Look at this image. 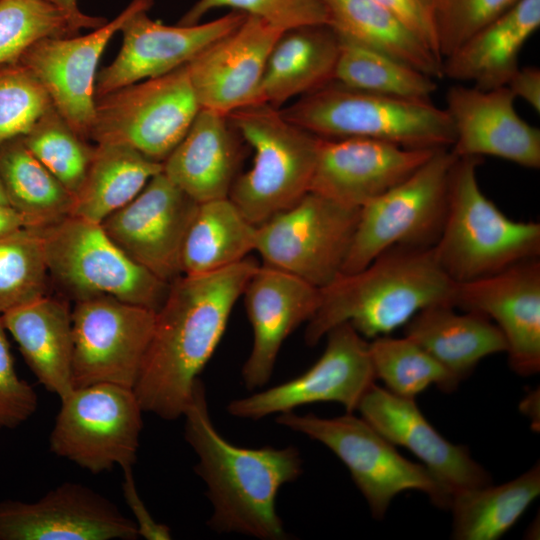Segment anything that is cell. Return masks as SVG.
Returning <instances> with one entry per match:
<instances>
[{"mask_svg": "<svg viewBox=\"0 0 540 540\" xmlns=\"http://www.w3.org/2000/svg\"><path fill=\"white\" fill-rule=\"evenodd\" d=\"M259 265L247 257L222 270L182 275L170 283L133 388L143 412L165 420L183 416L195 381Z\"/></svg>", "mask_w": 540, "mask_h": 540, "instance_id": "cell-1", "label": "cell"}, {"mask_svg": "<svg viewBox=\"0 0 540 540\" xmlns=\"http://www.w3.org/2000/svg\"><path fill=\"white\" fill-rule=\"evenodd\" d=\"M183 416L185 439L198 456L195 472L206 484L213 507L207 525L218 533L288 539L276 496L281 486L301 475L299 451L292 446L245 448L227 441L211 421L199 378Z\"/></svg>", "mask_w": 540, "mask_h": 540, "instance_id": "cell-2", "label": "cell"}, {"mask_svg": "<svg viewBox=\"0 0 540 540\" xmlns=\"http://www.w3.org/2000/svg\"><path fill=\"white\" fill-rule=\"evenodd\" d=\"M455 285L432 247H392L361 270L341 273L320 289L305 343L316 345L342 323H349L365 339L390 335L427 307L453 305Z\"/></svg>", "mask_w": 540, "mask_h": 540, "instance_id": "cell-3", "label": "cell"}, {"mask_svg": "<svg viewBox=\"0 0 540 540\" xmlns=\"http://www.w3.org/2000/svg\"><path fill=\"white\" fill-rule=\"evenodd\" d=\"M480 160L457 157L453 163L444 223L432 246L436 261L455 283L540 255V224L509 218L483 193L477 179Z\"/></svg>", "mask_w": 540, "mask_h": 540, "instance_id": "cell-4", "label": "cell"}, {"mask_svg": "<svg viewBox=\"0 0 540 540\" xmlns=\"http://www.w3.org/2000/svg\"><path fill=\"white\" fill-rule=\"evenodd\" d=\"M281 113L323 139L364 138L415 149L450 148L454 141L446 110L430 100L373 94L334 82Z\"/></svg>", "mask_w": 540, "mask_h": 540, "instance_id": "cell-5", "label": "cell"}, {"mask_svg": "<svg viewBox=\"0 0 540 540\" xmlns=\"http://www.w3.org/2000/svg\"><path fill=\"white\" fill-rule=\"evenodd\" d=\"M228 119L254 150L252 167L237 176L229 199L259 226L310 192L320 138L267 103L237 109Z\"/></svg>", "mask_w": 540, "mask_h": 540, "instance_id": "cell-6", "label": "cell"}, {"mask_svg": "<svg viewBox=\"0 0 540 540\" xmlns=\"http://www.w3.org/2000/svg\"><path fill=\"white\" fill-rule=\"evenodd\" d=\"M276 422L328 447L348 468L375 519H383L395 496L407 490L423 492L434 505L449 509L452 495L448 489L422 464L400 455L362 417L346 413L321 418L291 411L278 414Z\"/></svg>", "mask_w": 540, "mask_h": 540, "instance_id": "cell-7", "label": "cell"}, {"mask_svg": "<svg viewBox=\"0 0 540 540\" xmlns=\"http://www.w3.org/2000/svg\"><path fill=\"white\" fill-rule=\"evenodd\" d=\"M36 230L49 275L74 300L110 295L155 312L163 304L170 284L130 259L101 223L70 215Z\"/></svg>", "mask_w": 540, "mask_h": 540, "instance_id": "cell-8", "label": "cell"}, {"mask_svg": "<svg viewBox=\"0 0 540 540\" xmlns=\"http://www.w3.org/2000/svg\"><path fill=\"white\" fill-rule=\"evenodd\" d=\"M456 158L450 148L437 149L406 179L361 207L341 273L361 270L395 246H434L444 223Z\"/></svg>", "mask_w": 540, "mask_h": 540, "instance_id": "cell-9", "label": "cell"}, {"mask_svg": "<svg viewBox=\"0 0 540 540\" xmlns=\"http://www.w3.org/2000/svg\"><path fill=\"white\" fill-rule=\"evenodd\" d=\"M200 109L184 65L96 98L90 140L126 146L163 163Z\"/></svg>", "mask_w": 540, "mask_h": 540, "instance_id": "cell-10", "label": "cell"}, {"mask_svg": "<svg viewBox=\"0 0 540 540\" xmlns=\"http://www.w3.org/2000/svg\"><path fill=\"white\" fill-rule=\"evenodd\" d=\"M61 400L50 451L93 474L133 468L143 427L133 391L114 384L74 388Z\"/></svg>", "mask_w": 540, "mask_h": 540, "instance_id": "cell-11", "label": "cell"}, {"mask_svg": "<svg viewBox=\"0 0 540 540\" xmlns=\"http://www.w3.org/2000/svg\"><path fill=\"white\" fill-rule=\"evenodd\" d=\"M360 208L308 192L257 226L255 251L263 264L321 289L342 272Z\"/></svg>", "mask_w": 540, "mask_h": 540, "instance_id": "cell-12", "label": "cell"}, {"mask_svg": "<svg viewBox=\"0 0 540 540\" xmlns=\"http://www.w3.org/2000/svg\"><path fill=\"white\" fill-rule=\"evenodd\" d=\"M74 301V388L114 384L133 389L151 341L156 312L103 294Z\"/></svg>", "mask_w": 540, "mask_h": 540, "instance_id": "cell-13", "label": "cell"}, {"mask_svg": "<svg viewBox=\"0 0 540 540\" xmlns=\"http://www.w3.org/2000/svg\"><path fill=\"white\" fill-rule=\"evenodd\" d=\"M320 358L303 374L267 390L231 401L234 417L258 420L317 402H337L353 413L376 376L369 342L349 323L332 328Z\"/></svg>", "mask_w": 540, "mask_h": 540, "instance_id": "cell-14", "label": "cell"}, {"mask_svg": "<svg viewBox=\"0 0 540 540\" xmlns=\"http://www.w3.org/2000/svg\"><path fill=\"white\" fill-rule=\"evenodd\" d=\"M153 0H132L115 18L85 35L43 38L18 59L40 82L53 108L82 138L90 140L99 60L116 32Z\"/></svg>", "mask_w": 540, "mask_h": 540, "instance_id": "cell-15", "label": "cell"}, {"mask_svg": "<svg viewBox=\"0 0 540 540\" xmlns=\"http://www.w3.org/2000/svg\"><path fill=\"white\" fill-rule=\"evenodd\" d=\"M198 205L160 172L101 225L130 259L170 284L183 275V245Z\"/></svg>", "mask_w": 540, "mask_h": 540, "instance_id": "cell-16", "label": "cell"}, {"mask_svg": "<svg viewBox=\"0 0 540 540\" xmlns=\"http://www.w3.org/2000/svg\"><path fill=\"white\" fill-rule=\"evenodd\" d=\"M132 519L92 488L64 482L36 501L0 502V540H135Z\"/></svg>", "mask_w": 540, "mask_h": 540, "instance_id": "cell-17", "label": "cell"}, {"mask_svg": "<svg viewBox=\"0 0 540 540\" xmlns=\"http://www.w3.org/2000/svg\"><path fill=\"white\" fill-rule=\"evenodd\" d=\"M149 10L136 11L122 26L121 48L97 74L95 98L186 65L246 18V14L232 10L209 22L170 26L150 18Z\"/></svg>", "mask_w": 540, "mask_h": 540, "instance_id": "cell-18", "label": "cell"}, {"mask_svg": "<svg viewBox=\"0 0 540 540\" xmlns=\"http://www.w3.org/2000/svg\"><path fill=\"white\" fill-rule=\"evenodd\" d=\"M453 306L494 321L504 336L508 362L515 373L528 377L539 372V257L481 279L456 283Z\"/></svg>", "mask_w": 540, "mask_h": 540, "instance_id": "cell-19", "label": "cell"}, {"mask_svg": "<svg viewBox=\"0 0 540 540\" xmlns=\"http://www.w3.org/2000/svg\"><path fill=\"white\" fill-rule=\"evenodd\" d=\"M506 86L479 89L455 85L444 108L451 120L457 157L491 156L519 166L540 167V130L523 120Z\"/></svg>", "mask_w": 540, "mask_h": 540, "instance_id": "cell-20", "label": "cell"}, {"mask_svg": "<svg viewBox=\"0 0 540 540\" xmlns=\"http://www.w3.org/2000/svg\"><path fill=\"white\" fill-rule=\"evenodd\" d=\"M282 32L246 15L236 29L190 60L186 68L200 107L228 116L259 103L267 60Z\"/></svg>", "mask_w": 540, "mask_h": 540, "instance_id": "cell-21", "label": "cell"}, {"mask_svg": "<svg viewBox=\"0 0 540 540\" xmlns=\"http://www.w3.org/2000/svg\"><path fill=\"white\" fill-rule=\"evenodd\" d=\"M436 150L364 138H320L310 191L361 208L406 179Z\"/></svg>", "mask_w": 540, "mask_h": 540, "instance_id": "cell-22", "label": "cell"}, {"mask_svg": "<svg viewBox=\"0 0 540 540\" xmlns=\"http://www.w3.org/2000/svg\"><path fill=\"white\" fill-rule=\"evenodd\" d=\"M361 417L393 445L412 452L453 496L492 483L490 474L462 445L445 439L422 414L414 399L375 383L361 399Z\"/></svg>", "mask_w": 540, "mask_h": 540, "instance_id": "cell-23", "label": "cell"}, {"mask_svg": "<svg viewBox=\"0 0 540 540\" xmlns=\"http://www.w3.org/2000/svg\"><path fill=\"white\" fill-rule=\"evenodd\" d=\"M242 296L253 332L242 379L251 390L269 381L284 341L317 310L320 289L285 271L261 264L245 285Z\"/></svg>", "mask_w": 540, "mask_h": 540, "instance_id": "cell-24", "label": "cell"}, {"mask_svg": "<svg viewBox=\"0 0 540 540\" xmlns=\"http://www.w3.org/2000/svg\"><path fill=\"white\" fill-rule=\"evenodd\" d=\"M234 132L227 115L201 108L162 172L197 203L228 198L241 159Z\"/></svg>", "mask_w": 540, "mask_h": 540, "instance_id": "cell-25", "label": "cell"}, {"mask_svg": "<svg viewBox=\"0 0 540 540\" xmlns=\"http://www.w3.org/2000/svg\"><path fill=\"white\" fill-rule=\"evenodd\" d=\"M540 27V0H518L442 62L447 78L479 89L506 86L526 41Z\"/></svg>", "mask_w": 540, "mask_h": 540, "instance_id": "cell-26", "label": "cell"}, {"mask_svg": "<svg viewBox=\"0 0 540 540\" xmlns=\"http://www.w3.org/2000/svg\"><path fill=\"white\" fill-rule=\"evenodd\" d=\"M1 318L38 382L60 399L69 394L74 389V341L68 303L45 295Z\"/></svg>", "mask_w": 540, "mask_h": 540, "instance_id": "cell-27", "label": "cell"}, {"mask_svg": "<svg viewBox=\"0 0 540 540\" xmlns=\"http://www.w3.org/2000/svg\"><path fill=\"white\" fill-rule=\"evenodd\" d=\"M339 39L326 24L282 32L265 67L259 103L278 108L333 82Z\"/></svg>", "mask_w": 540, "mask_h": 540, "instance_id": "cell-28", "label": "cell"}, {"mask_svg": "<svg viewBox=\"0 0 540 540\" xmlns=\"http://www.w3.org/2000/svg\"><path fill=\"white\" fill-rule=\"evenodd\" d=\"M451 304L419 311L405 324L404 335L426 350L459 381L485 357L507 351L498 327L485 315L458 313Z\"/></svg>", "mask_w": 540, "mask_h": 540, "instance_id": "cell-29", "label": "cell"}, {"mask_svg": "<svg viewBox=\"0 0 540 540\" xmlns=\"http://www.w3.org/2000/svg\"><path fill=\"white\" fill-rule=\"evenodd\" d=\"M328 25L341 38L442 77V61L403 22L373 0H323Z\"/></svg>", "mask_w": 540, "mask_h": 540, "instance_id": "cell-30", "label": "cell"}, {"mask_svg": "<svg viewBox=\"0 0 540 540\" xmlns=\"http://www.w3.org/2000/svg\"><path fill=\"white\" fill-rule=\"evenodd\" d=\"M163 165L126 146L94 144L85 179L74 196L71 215L96 223L133 200Z\"/></svg>", "mask_w": 540, "mask_h": 540, "instance_id": "cell-31", "label": "cell"}, {"mask_svg": "<svg viewBox=\"0 0 540 540\" xmlns=\"http://www.w3.org/2000/svg\"><path fill=\"white\" fill-rule=\"evenodd\" d=\"M257 226L228 198L199 203L182 250L183 275H203L230 267L256 246Z\"/></svg>", "mask_w": 540, "mask_h": 540, "instance_id": "cell-32", "label": "cell"}, {"mask_svg": "<svg viewBox=\"0 0 540 540\" xmlns=\"http://www.w3.org/2000/svg\"><path fill=\"white\" fill-rule=\"evenodd\" d=\"M0 179L26 228L43 229L72 213L74 197L29 151L21 137L0 144Z\"/></svg>", "mask_w": 540, "mask_h": 540, "instance_id": "cell-33", "label": "cell"}, {"mask_svg": "<svg viewBox=\"0 0 540 540\" xmlns=\"http://www.w3.org/2000/svg\"><path fill=\"white\" fill-rule=\"evenodd\" d=\"M540 494V465L504 484L468 489L452 496V538L497 540Z\"/></svg>", "mask_w": 540, "mask_h": 540, "instance_id": "cell-34", "label": "cell"}, {"mask_svg": "<svg viewBox=\"0 0 540 540\" xmlns=\"http://www.w3.org/2000/svg\"><path fill=\"white\" fill-rule=\"evenodd\" d=\"M338 36V35H337ZM339 39L333 82L373 94L430 100L434 78L379 51L348 39Z\"/></svg>", "mask_w": 540, "mask_h": 540, "instance_id": "cell-35", "label": "cell"}, {"mask_svg": "<svg viewBox=\"0 0 540 540\" xmlns=\"http://www.w3.org/2000/svg\"><path fill=\"white\" fill-rule=\"evenodd\" d=\"M107 19L69 12L49 0H0V66L15 63L35 42L77 35Z\"/></svg>", "mask_w": 540, "mask_h": 540, "instance_id": "cell-36", "label": "cell"}, {"mask_svg": "<svg viewBox=\"0 0 540 540\" xmlns=\"http://www.w3.org/2000/svg\"><path fill=\"white\" fill-rule=\"evenodd\" d=\"M369 353L376 378L387 389L404 398L415 397L430 385L445 392L456 389L459 380L419 344L405 335L379 336L369 342Z\"/></svg>", "mask_w": 540, "mask_h": 540, "instance_id": "cell-37", "label": "cell"}, {"mask_svg": "<svg viewBox=\"0 0 540 540\" xmlns=\"http://www.w3.org/2000/svg\"><path fill=\"white\" fill-rule=\"evenodd\" d=\"M49 272L36 229L0 238V316L47 295Z\"/></svg>", "mask_w": 540, "mask_h": 540, "instance_id": "cell-38", "label": "cell"}, {"mask_svg": "<svg viewBox=\"0 0 540 540\" xmlns=\"http://www.w3.org/2000/svg\"><path fill=\"white\" fill-rule=\"evenodd\" d=\"M21 138L74 197L87 174L94 145L78 135L53 106Z\"/></svg>", "mask_w": 540, "mask_h": 540, "instance_id": "cell-39", "label": "cell"}, {"mask_svg": "<svg viewBox=\"0 0 540 540\" xmlns=\"http://www.w3.org/2000/svg\"><path fill=\"white\" fill-rule=\"evenodd\" d=\"M51 107L28 69L18 62L0 66V144L27 134Z\"/></svg>", "mask_w": 540, "mask_h": 540, "instance_id": "cell-40", "label": "cell"}, {"mask_svg": "<svg viewBox=\"0 0 540 540\" xmlns=\"http://www.w3.org/2000/svg\"><path fill=\"white\" fill-rule=\"evenodd\" d=\"M230 8L255 16L286 31L309 25H328L323 0H198L179 20V25H195L209 11Z\"/></svg>", "mask_w": 540, "mask_h": 540, "instance_id": "cell-41", "label": "cell"}, {"mask_svg": "<svg viewBox=\"0 0 540 540\" xmlns=\"http://www.w3.org/2000/svg\"><path fill=\"white\" fill-rule=\"evenodd\" d=\"M518 0H434L430 17L443 60Z\"/></svg>", "mask_w": 540, "mask_h": 540, "instance_id": "cell-42", "label": "cell"}, {"mask_svg": "<svg viewBox=\"0 0 540 540\" xmlns=\"http://www.w3.org/2000/svg\"><path fill=\"white\" fill-rule=\"evenodd\" d=\"M37 408L36 391L15 370L7 330L0 316V431L20 426Z\"/></svg>", "mask_w": 540, "mask_h": 540, "instance_id": "cell-43", "label": "cell"}, {"mask_svg": "<svg viewBox=\"0 0 540 540\" xmlns=\"http://www.w3.org/2000/svg\"><path fill=\"white\" fill-rule=\"evenodd\" d=\"M413 31L441 60L430 13L421 0H373ZM442 61V60H441Z\"/></svg>", "mask_w": 540, "mask_h": 540, "instance_id": "cell-44", "label": "cell"}, {"mask_svg": "<svg viewBox=\"0 0 540 540\" xmlns=\"http://www.w3.org/2000/svg\"><path fill=\"white\" fill-rule=\"evenodd\" d=\"M122 492L126 504L134 516L133 521L140 537L148 540L171 539L170 528L165 524L157 522L151 516L142 498L139 496L132 468L123 470Z\"/></svg>", "mask_w": 540, "mask_h": 540, "instance_id": "cell-45", "label": "cell"}, {"mask_svg": "<svg viewBox=\"0 0 540 540\" xmlns=\"http://www.w3.org/2000/svg\"><path fill=\"white\" fill-rule=\"evenodd\" d=\"M515 98L520 97L535 112H540V69L534 66L519 67L506 84Z\"/></svg>", "mask_w": 540, "mask_h": 540, "instance_id": "cell-46", "label": "cell"}, {"mask_svg": "<svg viewBox=\"0 0 540 540\" xmlns=\"http://www.w3.org/2000/svg\"><path fill=\"white\" fill-rule=\"evenodd\" d=\"M25 227L24 219L13 207L0 203V238Z\"/></svg>", "mask_w": 540, "mask_h": 540, "instance_id": "cell-47", "label": "cell"}, {"mask_svg": "<svg viewBox=\"0 0 540 540\" xmlns=\"http://www.w3.org/2000/svg\"><path fill=\"white\" fill-rule=\"evenodd\" d=\"M49 1L69 12H72V13L81 12V10L78 7V0H49Z\"/></svg>", "mask_w": 540, "mask_h": 540, "instance_id": "cell-48", "label": "cell"}, {"mask_svg": "<svg viewBox=\"0 0 540 540\" xmlns=\"http://www.w3.org/2000/svg\"><path fill=\"white\" fill-rule=\"evenodd\" d=\"M0 203L8 204L6 196H5V192L2 186L1 179H0Z\"/></svg>", "mask_w": 540, "mask_h": 540, "instance_id": "cell-49", "label": "cell"}, {"mask_svg": "<svg viewBox=\"0 0 540 540\" xmlns=\"http://www.w3.org/2000/svg\"><path fill=\"white\" fill-rule=\"evenodd\" d=\"M434 0H421V2L423 3V5L427 8V10L429 11L430 13V9H431V6H432V3H433Z\"/></svg>", "mask_w": 540, "mask_h": 540, "instance_id": "cell-50", "label": "cell"}]
</instances>
